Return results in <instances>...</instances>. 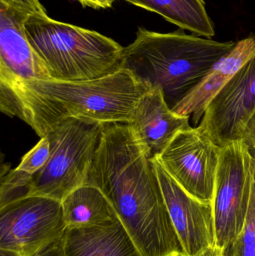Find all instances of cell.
<instances>
[{
  "mask_svg": "<svg viewBox=\"0 0 255 256\" xmlns=\"http://www.w3.org/2000/svg\"><path fill=\"white\" fill-rule=\"evenodd\" d=\"M87 184L104 194L142 256H186L151 158L128 123L103 124Z\"/></svg>",
  "mask_w": 255,
  "mask_h": 256,
  "instance_id": "6da1fadb",
  "label": "cell"
},
{
  "mask_svg": "<svg viewBox=\"0 0 255 256\" xmlns=\"http://www.w3.org/2000/svg\"><path fill=\"white\" fill-rule=\"evenodd\" d=\"M151 88L123 68L91 80L49 79L27 82L0 98V110L25 122L41 138L59 122L70 118L103 124H129L137 104Z\"/></svg>",
  "mask_w": 255,
  "mask_h": 256,
  "instance_id": "7a4b0ae2",
  "label": "cell"
},
{
  "mask_svg": "<svg viewBox=\"0 0 255 256\" xmlns=\"http://www.w3.org/2000/svg\"><path fill=\"white\" fill-rule=\"evenodd\" d=\"M235 44L181 31L160 33L139 27L134 42L124 48L123 68L150 86L161 88L172 109Z\"/></svg>",
  "mask_w": 255,
  "mask_h": 256,
  "instance_id": "3957f363",
  "label": "cell"
},
{
  "mask_svg": "<svg viewBox=\"0 0 255 256\" xmlns=\"http://www.w3.org/2000/svg\"><path fill=\"white\" fill-rule=\"evenodd\" d=\"M24 26L51 79L91 80L123 68L124 48L94 30L59 22L48 15L28 16Z\"/></svg>",
  "mask_w": 255,
  "mask_h": 256,
  "instance_id": "277c9868",
  "label": "cell"
},
{
  "mask_svg": "<svg viewBox=\"0 0 255 256\" xmlns=\"http://www.w3.org/2000/svg\"><path fill=\"white\" fill-rule=\"evenodd\" d=\"M102 129L103 124L76 118L55 124L46 135L50 141V156L46 165L30 178L28 196L61 202L72 191L86 184Z\"/></svg>",
  "mask_w": 255,
  "mask_h": 256,
  "instance_id": "5b68a950",
  "label": "cell"
},
{
  "mask_svg": "<svg viewBox=\"0 0 255 256\" xmlns=\"http://www.w3.org/2000/svg\"><path fill=\"white\" fill-rule=\"evenodd\" d=\"M252 154L243 140L221 148L213 208L216 244L230 246L244 228L251 192Z\"/></svg>",
  "mask_w": 255,
  "mask_h": 256,
  "instance_id": "8992f818",
  "label": "cell"
},
{
  "mask_svg": "<svg viewBox=\"0 0 255 256\" xmlns=\"http://www.w3.org/2000/svg\"><path fill=\"white\" fill-rule=\"evenodd\" d=\"M66 230L58 200L31 196L0 208V249L30 256Z\"/></svg>",
  "mask_w": 255,
  "mask_h": 256,
  "instance_id": "52a82bcc",
  "label": "cell"
},
{
  "mask_svg": "<svg viewBox=\"0 0 255 256\" xmlns=\"http://www.w3.org/2000/svg\"><path fill=\"white\" fill-rule=\"evenodd\" d=\"M221 148L196 128L180 131L157 159L188 194L213 202Z\"/></svg>",
  "mask_w": 255,
  "mask_h": 256,
  "instance_id": "ba28073f",
  "label": "cell"
},
{
  "mask_svg": "<svg viewBox=\"0 0 255 256\" xmlns=\"http://www.w3.org/2000/svg\"><path fill=\"white\" fill-rule=\"evenodd\" d=\"M255 109V55L210 102L196 127L220 148L241 140Z\"/></svg>",
  "mask_w": 255,
  "mask_h": 256,
  "instance_id": "9c48e42d",
  "label": "cell"
},
{
  "mask_svg": "<svg viewBox=\"0 0 255 256\" xmlns=\"http://www.w3.org/2000/svg\"><path fill=\"white\" fill-rule=\"evenodd\" d=\"M29 15L0 2V98L32 81L51 79L49 70L27 38Z\"/></svg>",
  "mask_w": 255,
  "mask_h": 256,
  "instance_id": "30bf717a",
  "label": "cell"
},
{
  "mask_svg": "<svg viewBox=\"0 0 255 256\" xmlns=\"http://www.w3.org/2000/svg\"><path fill=\"white\" fill-rule=\"evenodd\" d=\"M171 220L186 256H199L216 244L213 202H205L183 189L163 168L151 159Z\"/></svg>",
  "mask_w": 255,
  "mask_h": 256,
  "instance_id": "8fae6325",
  "label": "cell"
},
{
  "mask_svg": "<svg viewBox=\"0 0 255 256\" xmlns=\"http://www.w3.org/2000/svg\"><path fill=\"white\" fill-rule=\"evenodd\" d=\"M190 118L175 114L159 87H151L137 104L129 123L151 159L157 158L178 132L193 128Z\"/></svg>",
  "mask_w": 255,
  "mask_h": 256,
  "instance_id": "7c38bea8",
  "label": "cell"
},
{
  "mask_svg": "<svg viewBox=\"0 0 255 256\" xmlns=\"http://www.w3.org/2000/svg\"><path fill=\"white\" fill-rule=\"evenodd\" d=\"M255 55V36L237 42L233 49L220 58L202 80L172 110L190 118L198 127L210 102L231 78Z\"/></svg>",
  "mask_w": 255,
  "mask_h": 256,
  "instance_id": "4fadbf2b",
  "label": "cell"
},
{
  "mask_svg": "<svg viewBox=\"0 0 255 256\" xmlns=\"http://www.w3.org/2000/svg\"><path fill=\"white\" fill-rule=\"evenodd\" d=\"M64 256H142L120 220L97 226L67 228Z\"/></svg>",
  "mask_w": 255,
  "mask_h": 256,
  "instance_id": "5bb4252c",
  "label": "cell"
},
{
  "mask_svg": "<svg viewBox=\"0 0 255 256\" xmlns=\"http://www.w3.org/2000/svg\"><path fill=\"white\" fill-rule=\"evenodd\" d=\"M61 202L67 228L106 225L119 219L104 194L89 184L76 188Z\"/></svg>",
  "mask_w": 255,
  "mask_h": 256,
  "instance_id": "9a60e30c",
  "label": "cell"
},
{
  "mask_svg": "<svg viewBox=\"0 0 255 256\" xmlns=\"http://www.w3.org/2000/svg\"><path fill=\"white\" fill-rule=\"evenodd\" d=\"M158 14L171 24L208 38L215 34L204 0H125Z\"/></svg>",
  "mask_w": 255,
  "mask_h": 256,
  "instance_id": "2e32d148",
  "label": "cell"
},
{
  "mask_svg": "<svg viewBox=\"0 0 255 256\" xmlns=\"http://www.w3.org/2000/svg\"><path fill=\"white\" fill-rule=\"evenodd\" d=\"M252 154L251 192L248 214L243 231L236 240L226 249L225 256H255V146Z\"/></svg>",
  "mask_w": 255,
  "mask_h": 256,
  "instance_id": "e0dca14e",
  "label": "cell"
},
{
  "mask_svg": "<svg viewBox=\"0 0 255 256\" xmlns=\"http://www.w3.org/2000/svg\"><path fill=\"white\" fill-rule=\"evenodd\" d=\"M50 152V141L47 136L41 137L36 146L22 156L20 164L15 168L28 176H34L46 165Z\"/></svg>",
  "mask_w": 255,
  "mask_h": 256,
  "instance_id": "ac0fdd59",
  "label": "cell"
},
{
  "mask_svg": "<svg viewBox=\"0 0 255 256\" xmlns=\"http://www.w3.org/2000/svg\"><path fill=\"white\" fill-rule=\"evenodd\" d=\"M0 2L8 4L29 15H48L39 0H0Z\"/></svg>",
  "mask_w": 255,
  "mask_h": 256,
  "instance_id": "d6986e66",
  "label": "cell"
},
{
  "mask_svg": "<svg viewBox=\"0 0 255 256\" xmlns=\"http://www.w3.org/2000/svg\"><path fill=\"white\" fill-rule=\"evenodd\" d=\"M30 256H64L63 236L46 244Z\"/></svg>",
  "mask_w": 255,
  "mask_h": 256,
  "instance_id": "ffe728a7",
  "label": "cell"
},
{
  "mask_svg": "<svg viewBox=\"0 0 255 256\" xmlns=\"http://www.w3.org/2000/svg\"><path fill=\"white\" fill-rule=\"evenodd\" d=\"M241 140H243L250 148L255 146V109L243 128Z\"/></svg>",
  "mask_w": 255,
  "mask_h": 256,
  "instance_id": "44dd1931",
  "label": "cell"
},
{
  "mask_svg": "<svg viewBox=\"0 0 255 256\" xmlns=\"http://www.w3.org/2000/svg\"><path fill=\"white\" fill-rule=\"evenodd\" d=\"M83 7L92 8L94 9L108 8L112 7L116 0H78Z\"/></svg>",
  "mask_w": 255,
  "mask_h": 256,
  "instance_id": "7402d4cb",
  "label": "cell"
},
{
  "mask_svg": "<svg viewBox=\"0 0 255 256\" xmlns=\"http://www.w3.org/2000/svg\"><path fill=\"white\" fill-rule=\"evenodd\" d=\"M199 256H225L223 250L219 249L217 246L211 248L205 251V252Z\"/></svg>",
  "mask_w": 255,
  "mask_h": 256,
  "instance_id": "603a6c76",
  "label": "cell"
},
{
  "mask_svg": "<svg viewBox=\"0 0 255 256\" xmlns=\"http://www.w3.org/2000/svg\"><path fill=\"white\" fill-rule=\"evenodd\" d=\"M0 256H21L19 254H16L12 251L0 249Z\"/></svg>",
  "mask_w": 255,
  "mask_h": 256,
  "instance_id": "cb8c5ba5",
  "label": "cell"
}]
</instances>
